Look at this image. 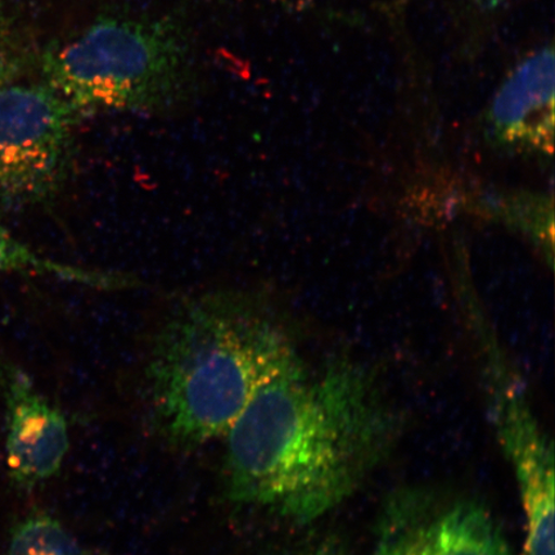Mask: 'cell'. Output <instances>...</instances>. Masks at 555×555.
<instances>
[{
    "label": "cell",
    "mask_w": 555,
    "mask_h": 555,
    "mask_svg": "<svg viewBox=\"0 0 555 555\" xmlns=\"http://www.w3.org/2000/svg\"><path fill=\"white\" fill-rule=\"evenodd\" d=\"M397 434L370 374L343 363L310 370L297 358L263 382L228 429V495L289 522H314L357 494Z\"/></svg>",
    "instance_id": "cell-1"
},
{
    "label": "cell",
    "mask_w": 555,
    "mask_h": 555,
    "mask_svg": "<svg viewBox=\"0 0 555 555\" xmlns=\"http://www.w3.org/2000/svg\"><path fill=\"white\" fill-rule=\"evenodd\" d=\"M297 358L256 298L235 289L185 297L159 328L150 360L159 431L179 447L225 436L263 382Z\"/></svg>",
    "instance_id": "cell-2"
},
{
    "label": "cell",
    "mask_w": 555,
    "mask_h": 555,
    "mask_svg": "<svg viewBox=\"0 0 555 555\" xmlns=\"http://www.w3.org/2000/svg\"><path fill=\"white\" fill-rule=\"evenodd\" d=\"M189 52L168 21H96L41 57V81L80 115L96 111L158 113L184 99Z\"/></svg>",
    "instance_id": "cell-3"
},
{
    "label": "cell",
    "mask_w": 555,
    "mask_h": 555,
    "mask_svg": "<svg viewBox=\"0 0 555 555\" xmlns=\"http://www.w3.org/2000/svg\"><path fill=\"white\" fill-rule=\"evenodd\" d=\"M80 115L40 85L0 87V205L52 203L73 176Z\"/></svg>",
    "instance_id": "cell-4"
},
{
    "label": "cell",
    "mask_w": 555,
    "mask_h": 555,
    "mask_svg": "<svg viewBox=\"0 0 555 555\" xmlns=\"http://www.w3.org/2000/svg\"><path fill=\"white\" fill-rule=\"evenodd\" d=\"M373 545L372 555H515L488 506L431 490L393 495Z\"/></svg>",
    "instance_id": "cell-5"
},
{
    "label": "cell",
    "mask_w": 555,
    "mask_h": 555,
    "mask_svg": "<svg viewBox=\"0 0 555 555\" xmlns=\"http://www.w3.org/2000/svg\"><path fill=\"white\" fill-rule=\"evenodd\" d=\"M489 391L499 442L524 505L526 555H555L553 443L532 412L522 380L496 365Z\"/></svg>",
    "instance_id": "cell-6"
},
{
    "label": "cell",
    "mask_w": 555,
    "mask_h": 555,
    "mask_svg": "<svg viewBox=\"0 0 555 555\" xmlns=\"http://www.w3.org/2000/svg\"><path fill=\"white\" fill-rule=\"evenodd\" d=\"M5 406V466L17 489L31 491L60 474L69 450L68 423L25 371L0 360Z\"/></svg>",
    "instance_id": "cell-7"
},
{
    "label": "cell",
    "mask_w": 555,
    "mask_h": 555,
    "mask_svg": "<svg viewBox=\"0 0 555 555\" xmlns=\"http://www.w3.org/2000/svg\"><path fill=\"white\" fill-rule=\"evenodd\" d=\"M554 102V52L544 48L519 65L496 95L494 120L504 134L512 137L552 134Z\"/></svg>",
    "instance_id": "cell-8"
},
{
    "label": "cell",
    "mask_w": 555,
    "mask_h": 555,
    "mask_svg": "<svg viewBox=\"0 0 555 555\" xmlns=\"http://www.w3.org/2000/svg\"><path fill=\"white\" fill-rule=\"evenodd\" d=\"M15 273L55 276L99 289H122L134 287L135 284L130 276L124 274L88 270L41 258L0 224V276Z\"/></svg>",
    "instance_id": "cell-9"
},
{
    "label": "cell",
    "mask_w": 555,
    "mask_h": 555,
    "mask_svg": "<svg viewBox=\"0 0 555 555\" xmlns=\"http://www.w3.org/2000/svg\"><path fill=\"white\" fill-rule=\"evenodd\" d=\"M9 555H90L64 525L35 513L12 530Z\"/></svg>",
    "instance_id": "cell-10"
},
{
    "label": "cell",
    "mask_w": 555,
    "mask_h": 555,
    "mask_svg": "<svg viewBox=\"0 0 555 555\" xmlns=\"http://www.w3.org/2000/svg\"><path fill=\"white\" fill-rule=\"evenodd\" d=\"M23 66L15 34L11 29L10 21L0 11V87L11 85Z\"/></svg>",
    "instance_id": "cell-11"
},
{
    "label": "cell",
    "mask_w": 555,
    "mask_h": 555,
    "mask_svg": "<svg viewBox=\"0 0 555 555\" xmlns=\"http://www.w3.org/2000/svg\"><path fill=\"white\" fill-rule=\"evenodd\" d=\"M478 4L483 7V9H496V7L502 5L506 0H476Z\"/></svg>",
    "instance_id": "cell-12"
},
{
    "label": "cell",
    "mask_w": 555,
    "mask_h": 555,
    "mask_svg": "<svg viewBox=\"0 0 555 555\" xmlns=\"http://www.w3.org/2000/svg\"><path fill=\"white\" fill-rule=\"evenodd\" d=\"M315 555H337V554H336V553H331V552H330V553H318V554H315Z\"/></svg>",
    "instance_id": "cell-13"
}]
</instances>
